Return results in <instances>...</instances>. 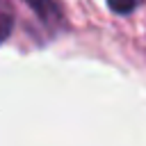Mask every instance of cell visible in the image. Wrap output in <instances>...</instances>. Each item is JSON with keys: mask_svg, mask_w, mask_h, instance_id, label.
<instances>
[{"mask_svg": "<svg viewBox=\"0 0 146 146\" xmlns=\"http://www.w3.org/2000/svg\"><path fill=\"white\" fill-rule=\"evenodd\" d=\"M107 5H110V9H112L114 14L125 16V14H130V11L137 7V0H107Z\"/></svg>", "mask_w": 146, "mask_h": 146, "instance_id": "obj_2", "label": "cell"}, {"mask_svg": "<svg viewBox=\"0 0 146 146\" xmlns=\"http://www.w3.org/2000/svg\"><path fill=\"white\" fill-rule=\"evenodd\" d=\"M11 30H14V18L9 14H0V43L9 39Z\"/></svg>", "mask_w": 146, "mask_h": 146, "instance_id": "obj_3", "label": "cell"}, {"mask_svg": "<svg viewBox=\"0 0 146 146\" xmlns=\"http://www.w3.org/2000/svg\"><path fill=\"white\" fill-rule=\"evenodd\" d=\"M27 2H30V7H32L43 21H52V18L57 16V7H55L52 0H27Z\"/></svg>", "mask_w": 146, "mask_h": 146, "instance_id": "obj_1", "label": "cell"}]
</instances>
